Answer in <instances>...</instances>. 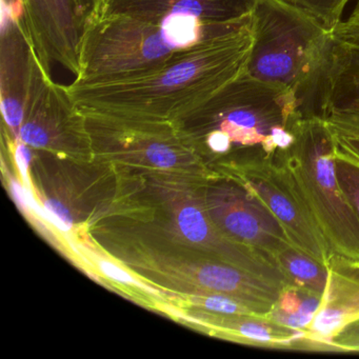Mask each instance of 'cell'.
Masks as SVG:
<instances>
[{
	"label": "cell",
	"mask_w": 359,
	"mask_h": 359,
	"mask_svg": "<svg viewBox=\"0 0 359 359\" xmlns=\"http://www.w3.org/2000/svg\"><path fill=\"white\" fill-rule=\"evenodd\" d=\"M276 262L292 285L323 297L329 278L327 266L294 247L279 252Z\"/></svg>",
	"instance_id": "cell-13"
},
{
	"label": "cell",
	"mask_w": 359,
	"mask_h": 359,
	"mask_svg": "<svg viewBox=\"0 0 359 359\" xmlns=\"http://www.w3.org/2000/svg\"><path fill=\"white\" fill-rule=\"evenodd\" d=\"M203 306L208 310L226 315H255L241 302L224 294H214L205 298Z\"/></svg>",
	"instance_id": "cell-17"
},
{
	"label": "cell",
	"mask_w": 359,
	"mask_h": 359,
	"mask_svg": "<svg viewBox=\"0 0 359 359\" xmlns=\"http://www.w3.org/2000/svg\"><path fill=\"white\" fill-rule=\"evenodd\" d=\"M334 37L341 41L359 43V6L346 22H341L333 31Z\"/></svg>",
	"instance_id": "cell-20"
},
{
	"label": "cell",
	"mask_w": 359,
	"mask_h": 359,
	"mask_svg": "<svg viewBox=\"0 0 359 359\" xmlns=\"http://www.w3.org/2000/svg\"><path fill=\"white\" fill-rule=\"evenodd\" d=\"M35 55L22 0H1L0 104L4 123L16 140L24 121Z\"/></svg>",
	"instance_id": "cell-8"
},
{
	"label": "cell",
	"mask_w": 359,
	"mask_h": 359,
	"mask_svg": "<svg viewBox=\"0 0 359 359\" xmlns=\"http://www.w3.org/2000/svg\"><path fill=\"white\" fill-rule=\"evenodd\" d=\"M252 36L243 73L294 92L306 108L323 69L331 33L287 0H257L252 13Z\"/></svg>",
	"instance_id": "cell-4"
},
{
	"label": "cell",
	"mask_w": 359,
	"mask_h": 359,
	"mask_svg": "<svg viewBox=\"0 0 359 359\" xmlns=\"http://www.w3.org/2000/svg\"><path fill=\"white\" fill-rule=\"evenodd\" d=\"M306 116L304 102L294 92L243 73L172 123L190 140L222 134L236 154L235 161L243 163L275 159L289 150Z\"/></svg>",
	"instance_id": "cell-2"
},
{
	"label": "cell",
	"mask_w": 359,
	"mask_h": 359,
	"mask_svg": "<svg viewBox=\"0 0 359 359\" xmlns=\"http://www.w3.org/2000/svg\"><path fill=\"white\" fill-rule=\"evenodd\" d=\"M178 226L182 235L193 243H203L210 236V228L201 210L189 205L178 214Z\"/></svg>",
	"instance_id": "cell-16"
},
{
	"label": "cell",
	"mask_w": 359,
	"mask_h": 359,
	"mask_svg": "<svg viewBox=\"0 0 359 359\" xmlns=\"http://www.w3.org/2000/svg\"><path fill=\"white\" fill-rule=\"evenodd\" d=\"M18 144H16L14 155H15V161L18 163V171L22 176L24 186L31 187L30 178H29V165H30L31 158H32V153L29 149L28 144L18 140Z\"/></svg>",
	"instance_id": "cell-22"
},
{
	"label": "cell",
	"mask_w": 359,
	"mask_h": 359,
	"mask_svg": "<svg viewBox=\"0 0 359 359\" xmlns=\"http://www.w3.org/2000/svg\"><path fill=\"white\" fill-rule=\"evenodd\" d=\"M256 4L257 0H102L97 18L121 16L153 24L173 20L226 24L250 18Z\"/></svg>",
	"instance_id": "cell-11"
},
{
	"label": "cell",
	"mask_w": 359,
	"mask_h": 359,
	"mask_svg": "<svg viewBox=\"0 0 359 359\" xmlns=\"http://www.w3.org/2000/svg\"><path fill=\"white\" fill-rule=\"evenodd\" d=\"M329 125L334 133L336 147L359 161V134L346 131L331 123Z\"/></svg>",
	"instance_id": "cell-19"
},
{
	"label": "cell",
	"mask_w": 359,
	"mask_h": 359,
	"mask_svg": "<svg viewBox=\"0 0 359 359\" xmlns=\"http://www.w3.org/2000/svg\"><path fill=\"white\" fill-rule=\"evenodd\" d=\"M306 112L331 123L359 119V43L332 35Z\"/></svg>",
	"instance_id": "cell-10"
},
{
	"label": "cell",
	"mask_w": 359,
	"mask_h": 359,
	"mask_svg": "<svg viewBox=\"0 0 359 359\" xmlns=\"http://www.w3.org/2000/svg\"><path fill=\"white\" fill-rule=\"evenodd\" d=\"M357 352H359V348H358V350H357Z\"/></svg>",
	"instance_id": "cell-26"
},
{
	"label": "cell",
	"mask_w": 359,
	"mask_h": 359,
	"mask_svg": "<svg viewBox=\"0 0 359 359\" xmlns=\"http://www.w3.org/2000/svg\"><path fill=\"white\" fill-rule=\"evenodd\" d=\"M251 26L252 15L226 24L190 20L153 24L121 16L97 18L86 24L81 72L74 83L93 85L138 76L165 66L193 48Z\"/></svg>",
	"instance_id": "cell-3"
},
{
	"label": "cell",
	"mask_w": 359,
	"mask_h": 359,
	"mask_svg": "<svg viewBox=\"0 0 359 359\" xmlns=\"http://www.w3.org/2000/svg\"><path fill=\"white\" fill-rule=\"evenodd\" d=\"M22 4L27 30L47 72L51 74L52 65L60 64L79 76L86 22L75 0H22Z\"/></svg>",
	"instance_id": "cell-9"
},
{
	"label": "cell",
	"mask_w": 359,
	"mask_h": 359,
	"mask_svg": "<svg viewBox=\"0 0 359 359\" xmlns=\"http://www.w3.org/2000/svg\"><path fill=\"white\" fill-rule=\"evenodd\" d=\"M252 43L251 26L151 72L93 85L73 83L69 92L83 112L174 123L243 74Z\"/></svg>",
	"instance_id": "cell-1"
},
{
	"label": "cell",
	"mask_w": 359,
	"mask_h": 359,
	"mask_svg": "<svg viewBox=\"0 0 359 359\" xmlns=\"http://www.w3.org/2000/svg\"><path fill=\"white\" fill-rule=\"evenodd\" d=\"M100 269L107 277L112 279V280L117 281V283H123V285H138V287H144L140 285L137 279L134 278L131 274L126 272L123 269L117 266L116 264L107 260H102L100 262Z\"/></svg>",
	"instance_id": "cell-21"
},
{
	"label": "cell",
	"mask_w": 359,
	"mask_h": 359,
	"mask_svg": "<svg viewBox=\"0 0 359 359\" xmlns=\"http://www.w3.org/2000/svg\"><path fill=\"white\" fill-rule=\"evenodd\" d=\"M43 207L47 210V222L62 232L68 233L71 231L73 226L72 216L62 203L55 199H49L43 203Z\"/></svg>",
	"instance_id": "cell-18"
},
{
	"label": "cell",
	"mask_w": 359,
	"mask_h": 359,
	"mask_svg": "<svg viewBox=\"0 0 359 359\" xmlns=\"http://www.w3.org/2000/svg\"><path fill=\"white\" fill-rule=\"evenodd\" d=\"M213 208L216 219L228 236L259 252L275 266H278L277 254L293 247L274 214L239 180L216 189Z\"/></svg>",
	"instance_id": "cell-7"
},
{
	"label": "cell",
	"mask_w": 359,
	"mask_h": 359,
	"mask_svg": "<svg viewBox=\"0 0 359 359\" xmlns=\"http://www.w3.org/2000/svg\"><path fill=\"white\" fill-rule=\"evenodd\" d=\"M320 22L329 33L341 22V14L350 0H287Z\"/></svg>",
	"instance_id": "cell-15"
},
{
	"label": "cell",
	"mask_w": 359,
	"mask_h": 359,
	"mask_svg": "<svg viewBox=\"0 0 359 359\" xmlns=\"http://www.w3.org/2000/svg\"><path fill=\"white\" fill-rule=\"evenodd\" d=\"M81 15L86 24L90 20H95L100 13L102 0H75Z\"/></svg>",
	"instance_id": "cell-23"
},
{
	"label": "cell",
	"mask_w": 359,
	"mask_h": 359,
	"mask_svg": "<svg viewBox=\"0 0 359 359\" xmlns=\"http://www.w3.org/2000/svg\"><path fill=\"white\" fill-rule=\"evenodd\" d=\"M323 304L306 329V344L327 350L344 327L359 320V262L332 255Z\"/></svg>",
	"instance_id": "cell-12"
},
{
	"label": "cell",
	"mask_w": 359,
	"mask_h": 359,
	"mask_svg": "<svg viewBox=\"0 0 359 359\" xmlns=\"http://www.w3.org/2000/svg\"><path fill=\"white\" fill-rule=\"evenodd\" d=\"M10 190H11L12 196H13L14 201L18 203L20 209L24 211L25 213H30L25 186H22L18 180L12 178L11 182H10Z\"/></svg>",
	"instance_id": "cell-24"
},
{
	"label": "cell",
	"mask_w": 359,
	"mask_h": 359,
	"mask_svg": "<svg viewBox=\"0 0 359 359\" xmlns=\"http://www.w3.org/2000/svg\"><path fill=\"white\" fill-rule=\"evenodd\" d=\"M357 335H358L359 337V323H357Z\"/></svg>",
	"instance_id": "cell-25"
},
{
	"label": "cell",
	"mask_w": 359,
	"mask_h": 359,
	"mask_svg": "<svg viewBox=\"0 0 359 359\" xmlns=\"http://www.w3.org/2000/svg\"><path fill=\"white\" fill-rule=\"evenodd\" d=\"M235 177L253 191L285 229L294 248L327 266L332 254L320 231L275 159L235 165Z\"/></svg>",
	"instance_id": "cell-6"
},
{
	"label": "cell",
	"mask_w": 359,
	"mask_h": 359,
	"mask_svg": "<svg viewBox=\"0 0 359 359\" xmlns=\"http://www.w3.org/2000/svg\"><path fill=\"white\" fill-rule=\"evenodd\" d=\"M335 138L325 119L306 115L293 146L275 161L333 255L359 262V218L344 196L335 171Z\"/></svg>",
	"instance_id": "cell-5"
},
{
	"label": "cell",
	"mask_w": 359,
	"mask_h": 359,
	"mask_svg": "<svg viewBox=\"0 0 359 359\" xmlns=\"http://www.w3.org/2000/svg\"><path fill=\"white\" fill-rule=\"evenodd\" d=\"M336 144V142H335ZM335 171L338 184L359 218V161L335 147Z\"/></svg>",
	"instance_id": "cell-14"
}]
</instances>
